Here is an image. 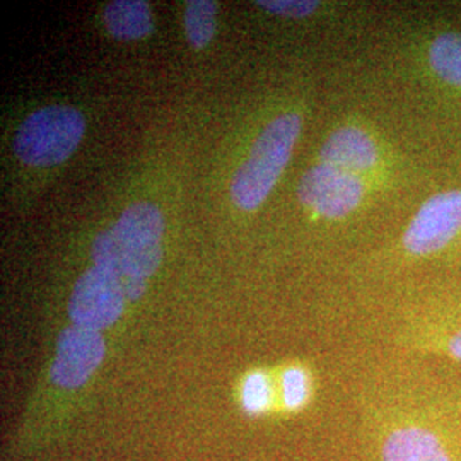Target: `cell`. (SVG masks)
I'll use <instances>...</instances> for the list:
<instances>
[{
    "label": "cell",
    "instance_id": "6da1fadb",
    "mask_svg": "<svg viewBox=\"0 0 461 461\" xmlns=\"http://www.w3.org/2000/svg\"><path fill=\"white\" fill-rule=\"evenodd\" d=\"M379 461H461V407L417 392L386 415Z\"/></svg>",
    "mask_w": 461,
    "mask_h": 461
},
{
    "label": "cell",
    "instance_id": "7a4b0ae2",
    "mask_svg": "<svg viewBox=\"0 0 461 461\" xmlns=\"http://www.w3.org/2000/svg\"><path fill=\"white\" fill-rule=\"evenodd\" d=\"M165 219L150 202H137L118 217L112 230L96 236L91 255L95 267L123 277L149 279L163 258Z\"/></svg>",
    "mask_w": 461,
    "mask_h": 461
},
{
    "label": "cell",
    "instance_id": "3957f363",
    "mask_svg": "<svg viewBox=\"0 0 461 461\" xmlns=\"http://www.w3.org/2000/svg\"><path fill=\"white\" fill-rule=\"evenodd\" d=\"M301 127L303 120L294 112L274 118L265 127L230 182L236 207L255 211L268 197L293 156Z\"/></svg>",
    "mask_w": 461,
    "mask_h": 461
},
{
    "label": "cell",
    "instance_id": "277c9868",
    "mask_svg": "<svg viewBox=\"0 0 461 461\" xmlns=\"http://www.w3.org/2000/svg\"><path fill=\"white\" fill-rule=\"evenodd\" d=\"M398 251L407 262L461 260V188L426 198L398 238Z\"/></svg>",
    "mask_w": 461,
    "mask_h": 461
},
{
    "label": "cell",
    "instance_id": "5b68a950",
    "mask_svg": "<svg viewBox=\"0 0 461 461\" xmlns=\"http://www.w3.org/2000/svg\"><path fill=\"white\" fill-rule=\"evenodd\" d=\"M84 131L86 120L79 110L51 104L36 110L19 125L13 148L26 165H60L81 144Z\"/></svg>",
    "mask_w": 461,
    "mask_h": 461
},
{
    "label": "cell",
    "instance_id": "8992f818",
    "mask_svg": "<svg viewBox=\"0 0 461 461\" xmlns=\"http://www.w3.org/2000/svg\"><path fill=\"white\" fill-rule=\"evenodd\" d=\"M403 340L417 354L461 364V294L419 297L405 321Z\"/></svg>",
    "mask_w": 461,
    "mask_h": 461
},
{
    "label": "cell",
    "instance_id": "52a82bcc",
    "mask_svg": "<svg viewBox=\"0 0 461 461\" xmlns=\"http://www.w3.org/2000/svg\"><path fill=\"white\" fill-rule=\"evenodd\" d=\"M412 66L419 86L461 106V32L438 28L417 33Z\"/></svg>",
    "mask_w": 461,
    "mask_h": 461
},
{
    "label": "cell",
    "instance_id": "ba28073f",
    "mask_svg": "<svg viewBox=\"0 0 461 461\" xmlns=\"http://www.w3.org/2000/svg\"><path fill=\"white\" fill-rule=\"evenodd\" d=\"M367 180L333 166L310 167L299 180V202L320 217L342 219L356 212L367 194Z\"/></svg>",
    "mask_w": 461,
    "mask_h": 461
},
{
    "label": "cell",
    "instance_id": "9c48e42d",
    "mask_svg": "<svg viewBox=\"0 0 461 461\" xmlns=\"http://www.w3.org/2000/svg\"><path fill=\"white\" fill-rule=\"evenodd\" d=\"M125 293L120 276L93 267L76 280L68 301V316L74 325L99 330L112 327L123 313Z\"/></svg>",
    "mask_w": 461,
    "mask_h": 461
},
{
    "label": "cell",
    "instance_id": "30bf717a",
    "mask_svg": "<svg viewBox=\"0 0 461 461\" xmlns=\"http://www.w3.org/2000/svg\"><path fill=\"white\" fill-rule=\"evenodd\" d=\"M320 163L357 175L364 180H375L388 169L392 158L376 135L359 125H342L330 133L320 148Z\"/></svg>",
    "mask_w": 461,
    "mask_h": 461
},
{
    "label": "cell",
    "instance_id": "8fae6325",
    "mask_svg": "<svg viewBox=\"0 0 461 461\" xmlns=\"http://www.w3.org/2000/svg\"><path fill=\"white\" fill-rule=\"evenodd\" d=\"M104 357V340L96 330L72 325L59 337L50 376L66 390L81 388Z\"/></svg>",
    "mask_w": 461,
    "mask_h": 461
},
{
    "label": "cell",
    "instance_id": "7c38bea8",
    "mask_svg": "<svg viewBox=\"0 0 461 461\" xmlns=\"http://www.w3.org/2000/svg\"><path fill=\"white\" fill-rule=\"evenodd\" d=\"M106 30L120 40H139L148 36L154 24L148 2L144 0H113L104 11Z\"/></svg>",
    "mask_w": 461,
    "mask_h": 461
},
{
    "label": "cell",
    "instance_id": "4fadbf2b",
    "mask_svg": "<svg viewBox=\"0 0 461 461\" xmlns=\"http://www.w3.org/2000/svg\"><path fill=\"white\" fill-rule=\"evenodd\" d=\"M217 4L212 0H190L185 9V32L195 49H205L215 34Z\"/></svg>",
    "mask_w": 461,
    "mask_h": 461
},
{
    "label": "cell",
    "instance_id": "5bb4252c",
    "mask_svg": "<svg viewBox=\"0 0 461 461\" xmlns=\"http://www.w3.org/2000/svg\"><path fill=\"white\" fill-rule=\"evenodd\" d=\"M282 398L289 411L301 409L310 398V378L301 367H289L282 375Z\"/></svg>",
    "mask_w": 461,
    "mask_h": 461
},
{
    "label": "cell",
    "instance_id": "9a60e30c",
    "mask_svg": "<svg viewBox=\"0 0 461 461\" xmlns=\"http://www.w3.org/2000/svg\"><path fill=\"white\" fill-rule=\"evenodd\" d=\"M270 384L262 373H253L243 384V407L249 413L264 412L270 403Z\"/></svg>",
    "mask_w": 461,
    "mask_h": 461
},
{
    "label": "cell",
    "instance_id": "2e32d148",
    "mask_svg": "<svg viewBox=\"0 0 461 461\" xmlns=\"http://www.w3.org/2000/svg\"><path fill=\"white\" fill-rule=\"evenodd\" d=\"M257 5L279 16L304 19L318 11L320 2L316 0H258Z\"/></svg>",
    "mask_w": 461,
    "mask_h": 461
},
{
    "label": "cell",
    "instance_id": "e0dca14e",
    "mask_svg": "<svg viewBox=\"0 0 461 461\" xmlns=\"http://www.w3.org/2000/svg\"><path fill=\"white\" fill-rule=\"evenodd\" d=\"M122 285L127 299H139L146 291V280L137 279V277H123Z\"/></svg>",
    "mask_w": 461,
    "mask_h": 461
}]
</instances>
